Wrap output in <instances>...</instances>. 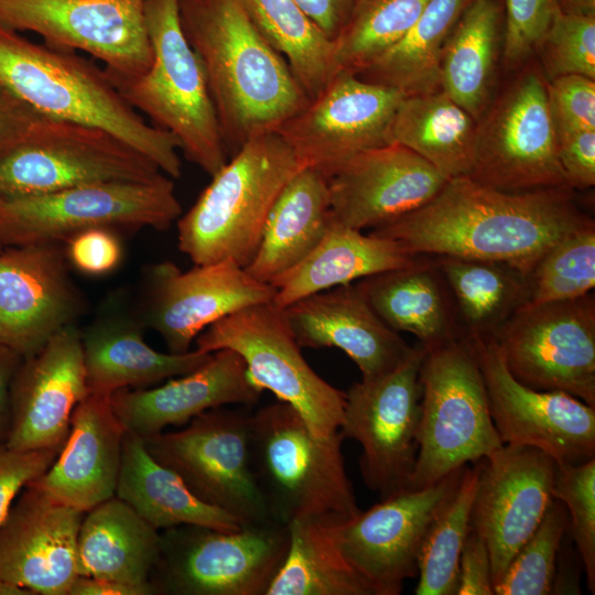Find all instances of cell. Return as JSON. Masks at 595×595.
<instances>
[{"mask_svg": "<svg viewBox=\"0 0 595 595\" xmlns=\"http://www.w3.org/2000/svg\"><path fill=\"white\" fill-rule=\"evenodd\" d=\"M115 496L159 531L181 524L221 531L242 526L230 513L198 499L175 472L151 456L141 436L128 431Z\"/></svg>", "mask_w": 595, "mask_h": 595, "instance_id": "1f68e13d", "label": "cell"}, {"mask_svg": "<svg viewBox=\"0 0 595 595\" xmlns=\"http://www.w3.org/2000/svg\"><path fill=\"white\" fill-rule=\"evenodd\" d=\"M145 280L139 317L175 354L191 350L213 323L250 305L272 302L275 293L271 284L230 260L195 264L186 271L161 261L147 270Z\"/></svg>", "mask_w": 595, "mask_h": 595, "instance_id": "ffe728a7", "label": "cell"}, {"mask_svg": "<svg viewBox=\"0 0 595 595\" xmlns=\"http://www.w3.org/2000/svg\"><path fill=\"white\" fill-rule=\"evenodd\" d=\"M65 244L67 261L89 275L111 272L122 258L121 244L112 229H86L71 237Z\"/></svg>", "mask_w": 595, "mask_h": 595, "instance_id": "f907efd6", "label": "cell"}, {"mask_svg": "<svg viewBox=\"0 0 595 595\" xmlns=\"http://www.w3.org/2000/svg\"><path fill=\"white\" fill-rule=\"evenodd\" d=\"M567 530V510L560 500L553 498L538 529L494 585L495 595L552 594L556 560Z\"/></svg>", "mask_w": 595, "mask_h": 595, "instance_id": "ee69618b", "label": "cell"}, {"mask_svg": "<svg viewBox=\"0 0 595 595\" xmlns=\"http://www.w3.org/2000/svg\"><path fill=\"white\" fill-rule=\"evenodd\" d=\"M4 248L3 244L0 240V251Z\"/></svg>", "mask_w": 595, "mask_h": 595, "instance_id": "94428289", "label": "cell"}, {"mask_svg": "<svg viewBox=\"0 0 595 595\" xmlns=\"http://www.w3.org/2000/svg\"><path fill=\"white\" fill-rule=\"evenodd\" d=\"M301 347H335L372 379L398 367L412 348L369 305L356 284L338 285L282 309Z\"/></svg>", "mask_w": 595, "mask_h": 595, "instance_id": "4316f807", "label": "cell"}, {"mask_svg": "<svg viewBox=\"0 0 595 595\" xmlns=\"http://www.w3.org/2000/svg\"><path fill=\"white\" fill-rule=\"evenodd\" d=\"M558 158L571 190L595 185V130L555 129Z\"/></svg>", "mask_w": 595, "mask_h": 595, "instance_id": "816d5d0a", "label": "cell"}, {"mask_svg": "<svg viewBox=\"0 0 595 595\" xmlns=\"http://www.w3.org/2000/svg\"><path fill=\"white\" fill-rule=\"evenodd\" d=\"M344 440L339 431L317 436L281 400L250 413L251 464L273 520L286 526L302 518L345 521L360 511L345 468Z\"/></svg>", "mask_w": 595, "mask_h": 595, "instance_id": "5b68a950", "label": "cell"}, {"mask_svg": "<svg viewBox=\"0 0 595 595\" xmlns=\"http://www.w3.org/2000/svg\"><path fill=\"white\" fill-rule=\"evenodd\" d=\"M456 595H495L489 551L472 526L461 552Z\"/></svg>", "mask_w": 595, "mask_h": 595, "instance_id": "f5cc1de1", "label": "cell"}, {"mask_svg": "<svg viewBox=\"0 0 595 595\" xmlns=\"http://www.w3.org/2000/svg\"><path fill=\"white\" fill-rule=\"evenodd\" d=\"M161 532L113 496L84 513L78 538V575L151 584Z\"/></svg>", "mask_w": 595, "mask_h": 595, "instance_id": "d6a6232c", "label": "cell"}, {"mask_svg": "<svg viewBox=\"0 0 595 595\" xmlns=\"http://www.w3.org/2000/svg\"><path fill=\"white\" fill-rule=\"evenodd\" d=\"M22 357L0 343V444H6L11 428V385Z\"/></svg>", "mask_w": 595, "mask_h": 595, "instance_id": "9f6ffc18", "label": "cell"}, {"mask_svg": "<svg viewBox=\"0 0 595 595\" xmlns=\"http://www.w3.org/2000/svg\"><path fill=\"white\" fill-rule=\"evenodd\" d=\"M50 119L0 85V152L24 141Z\"/></svg>", "mask_w": 595, "mask_h": 595, "instance_id": "db71d44e", "label": "cell"}, {"mask_svg": "<svg viewBox=\"0 0 595 595\" xmlns=\"http://www.w3.org/2000/svg\"><path fill=\"white\" fill-rule=\"evenodd\" d=\"M326 178L332 215L358 230L377 228L422 207L448 181L398 143L361 151Z\"/></svg>", "mask_w": 595, "mask_h": 595, "instance_id": "603a6c76", "label": "cell"}, {"mask_svg": "<svg viewBox=\"0 0 595 595\" xmlns=\"http://www.w3.org/2000/svg\"><path fill=\"white\" fill-rule=\"evenodd\" d=\"M425 348L414 346L393 370L361 379L345 392L339 432L363 448L359 468L365 485L380 499L408 488L419 450Z\"/></svg>", "mask_w": 595, "mask_h": 595, "instance_id": "5bb4252c", "label": "cell"}, {"mask_svg": "<svg viewBox=\"0 0 595 595\" xmlns=\"http://www.w3.org/2000/svg\"><path fill=\"white\" fill-rule=\"evenodd\" d=\"M482 459L463 468L459 480L434 517L418 560L416 595H456L459 558L470 530V516Z\"/></svg>", "mask_w": 595, "mask_h": 595, "instance_id": "60d3db41", "label": "cell"}, {"mask_svg": "<svg viewBox=\"0 0 595 595\" xmlns=\"http://www.w3.org/2000/svg\"><path fill=\"white\" fill-rule=\"evenodd\" d=\"M469 0H430L411 29L357 76L403 96L441 89L445 42Z\"/></svg>", "mask_w": 595, "mask_h": 595, "instance_id": "74e56055", "label": "cell"}, {"mask_svg": "<svg viewBox=\"0 0 595 595\" xmlns=\"http://www.w3.org/2000/svg\"><path fill=\"white\" fill-rule=\"evenodd\" d=\"M595 286V221L559 240L528 275L524 304L567 301L591 293Z\"/></svg>", "mask_w": 595, "mask_h": 595, "instance_id": "7bdbcfd3", "label": "cell"}, {"mask_svg": "<svg viewBox=\"0 0 595 595\" xmlns=\"http://www.w3.org/2000/svg\"><path fill=\"white\" fill-rule=\"evenodd\" d=\"M477 121L468 176L506 192L566 187L540 64L528 61Z\"/></svg>", "mask_w": 595, "mask_h": 595, "instance_id": "30bf717a", "label": "cell"}, {"mask_svg": "<svg viewBox=\"0 0 595 595\" xmlns=\"http://www.w3.org/2000/svg\"><path fill=\"white\" fill-rule=\"evenodd\" d=\"M505 3L504 64L509 71H517L536 53L559 4L558 0H505Z\"/></svg>", "mask_w": 595, "mask_h": 595, "instance_id": "7dc6e473", "label": "cell"}, {"mask_svg": "<svg viewBox=\"0 0 595 595\" xmlns=\"http://www.w3.org/2000/svg\"><path fill=\"white\" fill-rule=\"evenodd\" d=\"M403 95L357 75L338 72L274 132L303 165L327 177L350 156L390 143V127Z\"/></svg>", "mask_w": 595, "mask_h": 595, "instance_id": "ac0fdd59", "label": "cell"}, {"mask_svg": "<svg viewBox=\"0 0 595 595\" xmlns=\"http://www.w3.org/2000/svg\"><path fill=\"white\" fill-rule=\"evenodd\" d=\"M182 215L173 178L102 182L57 192L0 196L3 246L65 244L90 228L165 230Z\"/></svg>", "mask_w": 595, "mask_h": 595, "instance_id": "ba28073f", "label": "cell"}, {"mask_svg": "<svg viewBox=\"0 0 595 595\" xmlns=\"http://www.w3.org/2000/svg\"><path fill=\"white\" fill-rule=\"evenodd\" d=\"M289 541V527L274 520L235 531L169 528L150 583L155 595H266Z\"/></svg>", "mask_w": 595, "mask_h": 595, "instance_id": "9c48e42d", "label": "cell"}, {"mask_svg": "<svg viewBox=\"0 0 595 595\" xmlns=\"http://www.w3.org/2000/svg\"><path fill=\"white\" fill-rule=\"evenodd\" d=\"M307 18L332 41L346 24L357 0H294Z\"/></svg>", "mask_w": 595, "mask_h": 595, "instance_id": "11a10c76", "label": "cell"}, {"mask_svg": "<svg viewBox=\"0 0 595 595\" xmlns=\"http://www.w3.org/2000/svg\"><path fill=\"white\" fill-rule=\"evenodd\" d=\"M329 215L327 178L316 170L302 169L272 205L257 251L245 269L270 284L317 245Z\"/></svg>", "mask_w": 595, "mask_h": 595, "instance_id": "836d02e7", "label": "cell"}, {"mask_svg": "<svg viewBox=\"0 0 595 595\" xmlns=\"http://www.w3.org/2000/svg\"><path fill=\"white\" fill-rule=\"evenodd\" d=\"M548 82L563 75L595 79V14L558 9L536 52Z\"/></svg>", "mask_w": 595, "mask_h": 595, "instance_id": "f6af8a7d", "label": "cell"}, {"mask_svg": "<svg viewBox=\"0 0 595 595\" xmlns=\"http://www.w3.org/2000/svg\"><path fill=\"white\" fill-rule=\"evenodd\" d=\"M180 20L202 63L229 156L248 140L274 132L309 101L239 0H180Z\"/></svg>", "mask_w": 595, "mask_h": 595, "instance_id": "7a4b0ae2", "label": "cell"}, {"mask_svg": "<svg viewBox=\"0 0 595 595\" xmlns=\"http://www.w3.org/2000/svg\"><path fill=\"white\" fill-rule=\"evenodd\" d=\"M84 513L28 484L0 524V578L34 595H68Z\"/></svg>", "mask_w": 595, "mask_h": 595, "instance_id": "d4e9b609", "label": "cell"}, {"mask_svg": "<svg viewBox=\"0 0 595 595\" xmlns=\"http://www.w3.org/2000/svg\"><path fill=\"white\" fill-rule=\"evenodd\" d=\"M554 129L595 130V79L563 75L547 82Z\"/></svg>", "mask_w": 595, "mask_h": 595, "instance_id": "c3c4849f", "label": "cell"}, {"mask_svg": "<svg viewBox=\"0 0 595 595\" xmlns=\"http://www.w3.org/2000/svg\"><path fill=\"white\" fill-rule=\"evenodd\" d=\"M509 372L595 407V298L523 304L493 335Z\"/></svg>", "mask_w": 595, "mask_h": 595, "instance_id": "4fadbf2b", "label": "cell"}, {"mask_svg": "<svg viewBox=\"0 0 595 595\" xmlns=\"http://www.w3.org/2000/svg\"><path fill=\"white\" fill-rule=\"evenodd\" d=\"M477 121L442 89L403 96L390 127V143L423 158L446 180L469 175Z\"/></svg>", "mask_w": 595, "mask_h": 595, "instance_id": "e575fe53", "label": "cell"}, {"mask_svg": "<svg viewBox=\"0 0 595 595\" xmlns=\"http://www.w3.org/2000/svg\"><path fill=\"white\" fill-rule=\"evenodd\" d=\"M465 335H493L527 302L528 277L498 261L434 256Z\"/></svg>", "mask_w": 595, "mask_h": 595, "instance_id": "f35d334b", "label": "cell"}, {"mask_svg": "<svg viewBox=\"0 0 595 595\" xmlns=\"http://www.w3.org/2000/svg\"><path fill=\"white\" fill-rule=\"evenodd\" d=\"M420 382L419 450L408 488L433 485L504 445L466 336L425 349Z\"/></svg>", "mask_w": 595, "mask_h": 595, "instance_id": "52a82bcc", "label": "cell"}, {"mask_svg": "<svg viewBox=\"0 0 595 595\" xmlns=\"http://www.w3.org/2000/svg\"><path fill=\"white\" fill-rule=\"evenodd\" d=\"M561 11L576 14H595V0H558Z\"/></svg>", "mask_w": 595, "mask_h": 595, "instance_id": "680465c9", "label": "cell"}, {"mask_svg": "<svg viewBox=\"0 0 595 595\" xmlns=\"http://www.w3.org/2000/svg\"><path fill=\"white\" fill-rule=\"evenodd\" d=\"M483 376L490 415L504 444L530 446L556 464L595 458V407L559 390H536L508 370L491 335H465Z\"/></svg>", "mask_w": 595, "mask_h": 595, "instance_id": "e0dca14e", "label": "cell"}, {"mask_svg": "<svg viewBox=\"0 0 595 595\" xmlns=\"http://www.w3.org/2000/svg\"><path fill=\"white\" fill-rule=\"evenodd\" d=\"M62 447L18 451L0 444V524L20 491L47 470Z\"/></svg>", "mask_w": 595, "mask_h": 595, "instance_id": "681fc988", "label": "cell"}, {"mask_svg": "<svg viewBox=\"0 0 595 595\" xmlns=\"http://www.w3.org/2000/svg\"><path fill=\"white\" fill-rule=\"evenodd\" d=\"M83 306L61 244L0 251V343L23 359L75 324Z\"/></svg>", "mask_w": 595, "mask_h": 595, "instance_id": "7402d4cb", "label": "cell"}, {"mask_svg": "<svg viewBox=\"0 0 595 595\" xmlns=\"http://www.w3.org/2000/svg\"><path fill=\"white\" fill-rule=\"evenodd\" d=\"M248 18L288 62L309 96L317 95L336 74L334 44L294 0H239Z\"/></svg>", "mask_w": 595, "mask_h": 595, "instance_id": "ab89813d", "label": "cell"}, {"mask_svg": "<svg viewBox=\"0 0 595 595\" xmlns=\"http://www.w3.org/2000/svg\"><path fill=\"white\" fill-rule=\"evenodd\" d=\"M0 595H34L30 589L13 583L11 581L0 578Z\"/></svg>", "mask_w": 595, "mask_h": 595, "instance_id": "91938a15", "label": "cell"}, {"mask_svg": "<svg viewBox=\"0 0 595 595\" xmlns=\"http://www.w3.org/2000/svg\"><path fill=\"white\" fill-rule=\"evenodd\" d=\"M303 165L277 132L244 143L176 220L178 249L194 264L252 260L275 199Z\"/></svg>", "mask_w": 595, "mask_h": 595, "instance_id": "277c9868", "label": "cell"}, {"mask_svg": "<svg viewBox=\"0 0 595 595\" xmlns=\"http://www.w3.org/2000/svg\"><path fill=\"white\" fill-rule=\"evenodd\" d=\"M141 320L107 313L80 329V343L90 393L110 397L122 389L149 388L186 375L209 360L213 353L197 349L161 353L143 338Z\"/></svg>", "mask_w": 595, "mask_h": 595, "instance_id": "f1b7e54d", "label": "cell"}, {"mask_svg": "<svg viewBox=\"0 0 595 595\" xmlns=\"http://www.w3.org/2000/svg\"><path fill=\"white\" fill-rule=\"evenodd\" d=\"M592 221L571 188L506 192L465 175L369 234L393 239L414 256L498 261L528 277L552 246Z\"/></svg>", "mask_w": 595, "mask_h": 595, "instance_id": "6da1fadb", "label": "cell"}, {"mask_svg": "<svg viewBox=\"0 0 595 595\" xmlns=\"http://www.w3.org/2000/svg\"><path fill=\"white\" fill-rule=\"evenodd\" d=\"M0 85L45 117L116 136L171 178L182 174L177 140L148 123L105 68L74 51L34 43L0 24Z\"/></svg>", "mask_w": 595, "mask_h": 595, "instance_id": "3957f363", "label": "cell"}, {"mask_svg": "<svg viewBox=\"0 0 595 595\" xmlns=\"http://www.w3.org/2000/svg\"><path fill=\"white\" fill-rule=\"evenodd\" d=\"M463 468L433 485L400 489L334 524L342 553L374 595H399L404 581L416 576L428 529Z\"/></svg>", "mask_w": 595, "mask_h": 595, "instance_id": "d6986e66", "label": "cell"}, {"mask_svg": "<svg viewBox=\"0 0 595 595\" xmlns=\"http://www.w3.org/2000/svg\"><path fill=\"white\" fill-rule=\"evenodd\" d=\"M0 24L31 31L55 48L83 51L104 63L111 82L152 64L144 0H0Z\"/></svg>", "mask_w": 595, "mask_h": 595, "instance_id": "2e32d148", "label": "cell"}, {"mask_svg": "<svg viewBox=\"0 0 595 595\" xmlns=\"http://www.w3.org/2000/svg\"><path fill=\"white\" fill-rule=\"evenodd\" d=\"M261 392L240 355L219 349L186 375L171 378L160 387L118 390L109 401L125 431L145 439L167 426L185 425L210 409L228 404L251 407Z\"/></svg>", "mask_w": 595, "mask_h": 595, "instance_id": "484cf974", "label": "cell"}, {"mask_svg": "<svg viewBox=\"0 0 595 595\" xmlns=\"http://www.w3.org/2000/svg\"><path fill=\"white\" fill-rule=\"evenodd\" d=\"M160 173L151 160L102 129L50 119L28 139L0 152V196L145 181Z\"/></svg>", "mask_w": 595, "mask_h": 595, "instance_id": "9a60e30c", "label": "cell"}, {"mask_svg": "<svg viewBox=\"0 0 595 595\" xmlns=\"http://www.w3.org/2000/svg\"><path fill=\"white\" fill-rule=\"evenodd\" d=\"M415 258L400 242L365 235L338 221L331 212L317 245L270 282L275 291L272 303L284 309L311 294L408 266Z\"/></svg>", "mask_w": 595, "mask_h": 595, "instance_id": "4dcf8cb0", "label": "cell"}, {"mask_svg": "<svg viewBox=\"0 0 595 595\" xmlns=\"http://www.w3.org/2000/svg\"><path fill=\"white\" fill-rule=\"evenodd\" d=\"M556 462L544 452L504 444L482 459L470 526L485 541L494 585L541 523Z\"/></svg>", "mask_w": 595, "mask_h": 595, "instance_id": "44dd1931", "label": "cell"}, {"mask_svg": "<svg viewBox=\"0 0 595 595\" xmlns=\"http://www.w3.org/2000/svg\"><path fill=\"white\" fill-rule=\"evenodd\" d=\"M125 432L109 397L89 392L75 408L55 461L29 484L64 505L88 511L116 494Z\"/></svg>", "mask_w": 595, "mask_h": 595, "instance_id": "83f0119b", "label": "cell"}, {"mask_svg": "<svg viewBox=\"0 0 595 595\" xmlns=\"http://www.w3.org/2000/svg\"><path fill=\"white\" fill-rule=\"evenodd\" d=\"M88 393L80 329L72 324L22 359L11 385L6 445L18 451L62 447L73 412Z\"/></svg>", "mask_w": 595, "mask_h": 595, "instance_id": "cb8c5ba5", "label": "cell"}, {"mask_svg": "<svg viewBox=\"0 0 595 595\" xmlns=\"http://www.w3.org/2000/svg\"><path fill=\"white\" fill-rule=\"evenodd\" d=\"M152 46L142 75L112 82L154 127L170 132L185 158L213 176L229 159L202 63L180 20V0H144Z\"/></svg>", "mask_w": 595, "mask_h": 595, "instance_id": "8992f818", "label": "cell"}, {"mask_svg": "<svg viewBox=\"0 0 595 595\" xmlns=\"http://www.w3.org/2000/svg\"><path fill=\"white\" fill-rule=\"evenodd\" d=\"M429 1L357 0L333 41L336 73L361 72L411 29Z\"/></svg>", "mask_w": 595, "mask_h": 595, "instance_id": "b9f144b4", "label": "cell"}, {"mask_svg": "<svg viewBox=\"0 0 595 595\" xmlns=\"http://www.w3.org/2000/svg\"><path fill=\"white\" fill-rule=\"evenodd\" d=\"M68 595H155L151 584H128L115 580L77 575Z\"/></svg>", "mask_w": 595, "mask_h": 595, "instance_id": "6f0895ef", "label": "cell"}, {"mask_svg": "<svg viewBox=\"0 0 595 595\" xmlns=\"http://www.w3.org/2000/svg\"><path fill=\"white\" fill-rule=\"evenodd\" d=\"M336 522L302 518L289 523V549L266 595H374L342 553Z\"/></svg>", "mask_w": 595, "mask_h": 595, "instance_id": "8d00e7d4", "label": "cell"}, {"mask_svg": "<svg viewBox=\"0 0 595 595\" xmlns=\"http://www.w3.org/2000/svg\"><path fill=\"white\" fill-rule=\"evenodd\" d=\"M499 15L495 0H469L443 50L441 89L476 121L493 99Z\"/></svg>", "mask_w": 595, "mask_h": 595, "instance_id": "d590c367", "label": "cell"}, {"mask_svg": "<svg viewBox=\"0 0 595 595\" xmlns=\"http://www.w3.org/2000/svg\"><path fill=\"white\" fill-rule=\"evenodd\" d=\"M249 418L245 411L219 407L180 431H162L143 441L151 456L175 472L205 504L242 526L268 522L273 519L251 464Z\"/></svg>", "mask_w": 595, "mask_h": 595, "instance_id": "7c38bea8", "label": "cell"}, {"mask_svg": "<svg viewBox=\"0 0 595 595\" xmlns=\"http://www.w3.org/2000/svg\"><path fill=\"white\" fill-rule=\"evenodd\" d=\"M552 496L569 515V530L575 542L587 581L595 593V458L577 465L556 464Z\"/></svg>", "mask_w": 595, "mask_h": 595, "instance_id": "bcb514c9", "label": "cell"}, {"mask_svg": "<svg viewBox=\"0 0 595 595\" xmlns=\"http://www.w3.org/2000/svg\"><path fill=\"white\" fill-rule=\"evenodd\" d=\"M356 286L379 317L408 332L426 350L464 336L457 309L434 256L358 280Z\"/></svg>", "mask_w": 595, "mask_h": 595, "instance_id": "f546056e", "label": "cell"}, {"mask_svg": "<svg viewBox=\"0 0 595 595\" xmlns=\"http://www.w3.org/2000/svg\"><path fill=\"white\" fill-rule=\"evenodd\" d=\"M194 343L203 353L231 349L240 355L257 387L295 408L317 436L339 431L345 392L309 365L282 309L272 302L227 315L206 327Z\"/></svg>", "mask_w": 595, "mask_h": 595, "instance_id": "8fae6325", "label": "cell"}]
</instances>
